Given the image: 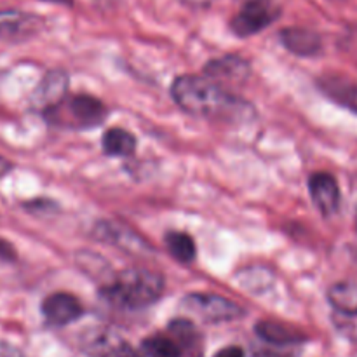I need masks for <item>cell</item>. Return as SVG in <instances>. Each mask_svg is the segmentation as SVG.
I'll return each instance as SVG.
<instances>
[{"mask_svg":"<svg viewBox=\"0 0 357 357\" xmlns=\"http://www.w3.org/2000/svg\"><path fill=\"white\" fill-rule=\"evenodd\" d=\"M183 307L190 312H195L204 321L209 323H220V321H234L244 314L237 303L223 298L218 295H208V293H195L188 295L183 300Z\"/></svg>","mask_w":357,"mask_h":357,"instance_id":"5","label":"cell"},{"mask_svg":"<svg viewBox=\"0 0 357 357\" xmlns=\"http://www.w3.org/2000/svg\"><path fill=\"white\" fill-rule=\"evenodd\" d=\"M171 94L178 107L199 117L237 122L246 121L253 114L250 103L234 96L225 87L213 82L208 77H176L171 87Z\"/></svg>","mask_w":357,"mask_h":357,"instance_id":"1","label":"cell"},{"mask_svg":"<svg viewBox=\"0 0 357 357\" xmlns=\"http://www.w3.org/2000/svg\"><path fill=\"white\" fill-rule=\"evenodd\" d=\"M84 309L79 300L70 293H52L42 302V314L52 326H66L82 316Z\"/></svg>","mask_w":357,"mask_h":357,"instance_id":"7","label":"cell"},{"mask_svg":"<svg viewBox=\"0 0 357 357\" xmlns=\"http://www.w3.org/2000/svg\"><path fill=\"white\" fill-rule=\"evenodd\" d=\"M101 293L108 302L122 309H145L162 296L164 279L149 268H128L122 271Z\"/></svg>","mask_w":357,"mask_h":357,"instance_id":"2","label":"cell"},{"mask_svg":"<svg viewBox=\"0 0 357 357\" xmlns=\"http://www.w3.org/2000/svg\"><path fill=\"white\" fill-rule=\"evenodd\" d=\"M213 357H246V356H244V351L241 347H237V345H229V347L216 352Z\"/></svg>","mask_w":357,"mask_h":357,"instance_id":"21","label":"cell"},{"mask_svg":"<svg viewBox=\"0 0 357 357\" xmlns=\"http://www.w3.org/2000/svg\"><path fill=\"white\" fill-rule=\"evenodd\" d=\"M167 251L181 264H190L195 258V243L188 234L169 232L166 236Z\"/></svg>","mask_w":357,"mask_h":357,"instance_id":"17","label":"cell"},{"mask_svg":"<svg viewBox=\"0 0 357 357\" xmlns=\"http://www.w3.org/2000/svg\"><path fill=\"white\" fill-rule=\"evenodd\" d=\"M328 300L338 314H357V284L337 282L328 291Z\"/></svg>","mask_w":357,"mask_h":357,"instance_id":"16","label":"cell"},{"mask_svg":"<svg viewBox=\"0 0 357 357\" xmlns=\"http://www.w3.org/2000/svg\"><path fill=\"white\" fill-rule=\"evenodd\" d=\"M44 20L33 13L17 9L0 10V38L9 42H23L38 35Z\"/></svg>","mask_w":357,"mask_h":357,"instance_id":"6","label":"cell"},{"mask_svg":"<svg viewBox=\"0 0 357 357\" xmlns=\"http://www.w3.org/2000/svg\"><path fill=\"white\" fill-rule=\"evenodd\" d=\"M66 87H68V75L61 70H52L45 75L40 86L37 87L33 94V103L38 110L51 112L58 107L66 98Z\"/></svg>","mask_w":357,"mask_h":357,"instance_id":"9","label":"cell"},{"mask_svg":"<svg viewBox=\"0 0 357 357\" xmlns=\"http://www.w3.org/2000/svg\"><path fill=\"white\" fill-rule=\"evenodd\" d=\"M101 145L107 155L112 157H128L135 152L136 138L132 132L122 128H112L103 135Z\"/></svg>","mask_w":357,"mask_h":357,"instance_id":"15","label":"cell"},{"mask_svg":"<svg viewBox=\"0 0 357 357\" xmlns=\"http://www.w3.org/2000/svg\"><path fill=\"white\" fill-rule=\"evenodd\" d=\"M47 114H51L56 122L86 129L100 126L107 119L108 110L98 98L89 96V94H77V96L65 98L58 107L52 108Z\"/></svg>","mask_w":357,"mask_h":357,"instance_id":"3","label":"cell"},{"mask_svg":"<svg viewBox=\"0 0 357 357\" xmlns=\"http://www.w3.org/2000/svg\"><path fill=\"white\" fill-rule=\"evenodd\" d=\"M51 2H58V3H70L72 0H51Z\"/></svg>","mask_w":357,"mask_h":357,"instance_id":"26","label":"cell"},{"mask_svg":"<svg viewBox=\"0 0 357 357\" xmlns=\"http://www.w3.org/2000/svg\"><path fill=\"white\" fill-rule=\"evenodd\" d=\"M281 42L289 52L296 56H316L323 47L319 33L309 28L291 26L281 30Z\"/></svg>","mask_w":357,"mask_h":357,"instance_id":"10","label":"cell"},{"mask_svg":"<svg viewBox=\"0 0 357 357\" xmlns=\"http://www.w3.org/2000/svg\"><path fill=\"white\" fill-rule=\"evenodd\" d=\"M253 357H286L284 354H279L275 351H268V349H261V351H257Z\"/></svg>","mask_w":357,"mask_h":357,"instance_id":"23","label":"cell"},{"mask_svg":"<svg viewBox=\"0 0 357 357\" xmlns=\"http://www.w3.org/2000/svg\"><path fill=\"white\" fill-rule=\"evenodd\" d=\"M333 323L344 337L351 338V340H357V314L335 312Z\"/></svg>","mask_w":357,"mask_h":357,"instance_id":"19","label":"cell"},{"mask_svg":"<svg viewBox=\"0 0 357 357\" xmlns=\"http://www.w3.org/2000/svg\"><path fill=\"white\" fill-rule=\"evenodd\" d=\"M183 2L185 6H190V7H208L209 3H213L215 0H180Z\"/></svg>","mask_w":357,"mask_h":357,"instance_id":"22","label":"cell"},{"mask_svg":"<svg viewBox=\"0 0 357 357\" xmlns=\"http://www.w3.org/2000/svg\"><path fill=\"white\" fill-rule=\"evenodd\" d=\"M10 167H13V166H10L9 160H6L3 157H0V178H2L6 173H9Z\"/></svg>","mask_w":357,"mask_h":357,"instance_id":"24","label":"cell"},{"mask_svg":"<svg viewBox=\"0 0 357 357\" xmlns=\"http://www.w3.org/2000/svg\"><path fill=\"white\" fill-rule=\"evenodd\" d=\"M258 337L264 342L272 345H295L302 344L305 340V335L302 331L295 330L293 326L284 323H279V321H260V323L255 326Z\"/></svg>","mask_w":357,"mask_h":357,"instance_id":"12","label":"cell"},{"mask_svg":"<svg viewBox=\"0 0 357 357\" xmlns=\"http://www.w3.org/2000/svg\"><path fill=\"white\" fill-rule=\"evenodd\" d=\"M244 3H250V2H267V0H241Z\"/></svg>","mask_w":357,"mask_h":357,"instance_id":"25","label":"cell"},{"mask_svg":"<svg viewBox=\"0 0 357 357\" xmlns=\"http://www.w3.org/2000/svg\"><path fill=\"white\" fill-rule=\"evenodd\" d=\"M279 16V9L272 3V0L267 2H250L244 3L243 9L232 17L230 26L237 37H251L257 35L258 31L265 30L271 26Z\"/></svg>","mask_w":357,"mask_h":357,"instance_id":"4","label":"cell"},{"mask_svg":"<svg viewBox=\"0 0 357 357\" xmlns=\"http://www.w3.org/2000/svg\"><path fill=\"white\" fill-rule=\"evenodd\" d=\"M143 351L149 357H181V345L174 337L155 335L143 342Z\"/></svg>","mask_w":357,"mask_h":357,"instance_id":"18","label":"cell"},{"mask_svg":"<svg viewBox=\"0 0 357 357\" xmlns=\"http://www.w3.org/2000/svg\"><path fill=\"white\" fill-rule=\"evenodd\" d=\"M309 190L314 204L324 216L337 213L340 206V188L335 176L330 173H314L309 180Z\"/></svg>","mask_w":357,"mask_h":357,"instance_id":"8","label":"cell"},{"mask_svg":"<svg viewBox=\"0 0 357 357\" xmlns=\"http://www.w3.org/2000/svg\"><path fill=\"white\" fill-rule=\"evenodd\" d=\"M98 2H101V3H114V2H117V0H98Z\"/></svg>","mask_w":357,"mask_h":357,"instance_id":"27","label":"cell"},{"mask_svg":"<svg viewBox=\"0 0 357 357\" xmlns=\"http://www.w3.org/2000/svg\"><path fill=\"white\" fill-rule=\"evenodd\" d=\"M204 73L213 82L216 80H230V82H241L250 75V65L241 56H223V58L213 59L204 66Z\"/></svg>","mask_w":357,"mask_h":357,"instance_id":"11","label":"cell"},{"mask_svg":"<svg viewBox=\"0 0 357 357\" xmlns=\"http://www.w3.org/2000/svg\"><path fill=\"white\" fill-rule=\"evenodd\" d=\"M321 87L324 93L337 101L342 107L349 108L357 114V84L345 80L342 77H326L321 80Z\"/></svg>","mask_w":357,"mask_h":357,"instance_id":"14","label":"cell"},{"mask_svg":"<svg viewBox=\"0 0 357 357\" xmlns=\"http://www.w3.org/2000/svg\"><path fill=\"white\" fill-rule=\"evenodd\" d=\"M16 258V253H14V248L10 246L7 241L0 239V261H10Z\"/></svg>","mask_w":357,"mask_h":357,"instance_id":"20","label":"cell"},{"mask_svg":"<svg viewBox=\"0 0 357 357\" xmlns=\"http://www.w3.org/2000/svg\"><path fill=\"white\" fill-rule=\"evenodd\" d=\"M86 352L89 357H142L131 344L110 333L94 337L86 345Z\"/></svg>","mask_w":357,"mask_h":357,"instance_id":"13","label":"cell"}]
</instances>
